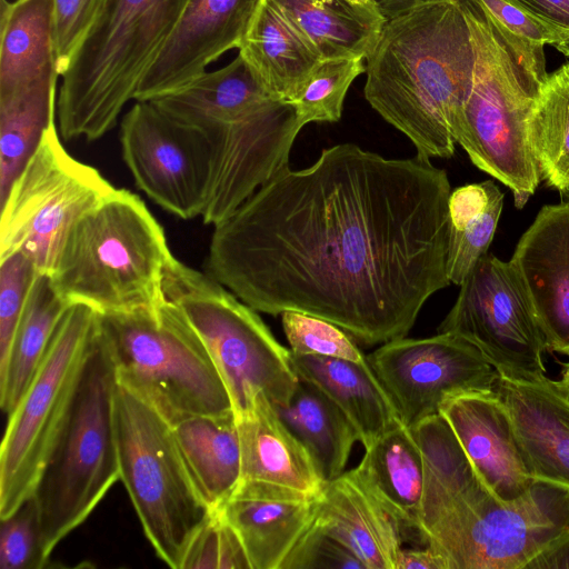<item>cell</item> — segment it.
Returning a JSON list of instances; mask_svg holds the SVG:
<instances>
[{"instance_id": "obj_29", "label": "cell", "mask_w": 569, "mask_h": 569, "mask_svg": "<svg viewBox=\"0 0 569 569\" xmlns=\"http://www.w3.org/2000/svg\"><path fill=\"white\" fill-rule=\"evenodd\" d=\"M58 74L54 0H1L0 93Z\"/></svg>"}, {"instance_id": "obj_26", "label": "cell", "mask_w": 569, "mask_h": 569, "mask_svg": "<svg viewBox=\"0 0 569 569\" xmlns=\"http://www.w3.org/2000/svg\"><path fill=\"white\" fill-rule=\"evenodd\" d=\"M238 50L267 91L289 102L322 60L269 0H263Z\"/></svg>"}, {"instance_id": "obj_31", "label": "cell", "mask_w": 569, "mask_h": 569, "mask_svg": "<svg viewBox=\"0 0 569 569\" xmlns=\"http://www.w3.org/2000/svg\"><path fill=\"white\" fill-rule=\"evenodd\" d=\"M58 77L0 93V202L54 122Z\"/></svg>"}, {"instance_id": "obj_39", "label": "cell", "mask_w": 569, "mask_h": 569, "mask_svg": "<svg viewBox=\"0 0 569 569\" xmlns=\"http://www.w3.org/2000/svg\"><path fill=\"white\" fill-rule=\"evenodd\" d=\"M40 272L21 252L0 254V363L10 350L30 290Z\"/></svg>"}, {"instance_id": "obj_28", "label": "cell", "mask_w": 569, "mask_h": 569, "mask_svg": "<svg viewBox=\"0 0 569 569\" xmlns=\"http://www.w3.org/2000/svg\"><path fill=\"white\" fill-rule=\"evenodd\" d=\"M272 407L309 455L323 485L345 472L358 432L319 387L298 377L290 399Z\"/></svg>"}, {"instance_id": "obj_32", "label": "cell", "mask_w": 569, "mask_h": 569, "mask_svg": "<svg viewBox=\"0 0 569 569\" xmlns=\"http://www.w3.org/2000/svg\"><path fill=\"white\" fill-rule=\"evenodd\" d=\"M505 194L491 180L451 191L447 276L460 286L477 261L488 252L503 207Z\"/></svg>"}, {"instance_id": "obj_8", "label": "cell", "mask_w": 569, "mask_h": 569, "mask_svg": "<svg viewBox=\"0 0 569 569\" xmlns=\"http://www.w3.org/2000/svg\"><path fill=\"white\" fill-rule=\"evenodd\" d=\"M116 386L112 363L97 333L67 420L33 493L48 558L120 480Z\"/></svg>"}, {"instance_id": "obj_40", "label": "cell", "mask_w": 569, "mask_h": 569, "mask_svg": "<svg viewBox=\"0 0 569 569\" xmlns=\"http://www.w3.org/2000/svg\"><path fill=\"white\" fill-rule=\"evenodd\" d=\"M366 569L340 541L313 520L289 551L280 569Z\"/></svg>"}, {"instance_id": "obj_36", "label": "cell", "mask_w": 569, "mask_h": 569, "mask_svg": "<svg viewBox=\"0 0 569 569\" xmlns=\"http://www.w3.org/2000/svg\"><path fill=\"white\" fill-rule=\"evenodd\" d=\"M280 316L292 353L339 358L356 362L367 359L352 337L335 323L292 310L283 311Z\"/></svg>"}, {"instance_id": "obj_10", "label": "cell", "mask_w": 569, "mask_h": 569, "mask_svg": "<svg viewBox=\"0 0 569 569\" xmlns=\"http://www.w3.org/2000/svg\"><path fill=\"white\" fill-rule=\"evenodd\" d=\"M113 416L120 480L156 555L180 569L193 537L214 512L193 487L164 418L118 385Z\"/></svg>"}, {"instance_id": "obj_45", "label": "cell", "mask_w": 569, "mask_h": 569, "mask_svg": "<svg viewBox=\"0 0 569 569\" xmlns=\"http://www.w3.org/2000/svg\"><path fill=\"white\" fill-rule=\"evenodd\" d=\"M445 0H375L382 17L390 20L417 6Z\"/></svg>"}, {"instance_id": "obj_27", "label": "cell", "mask_w": 569, "mask_h": 569, "mask_svg": "<svg viewBox=\"0 0 569 569\" xmlns=\"http://www.w3.org/2000/svg\"><path fill=\"white\" fill-rule=\"evenodd\" d=\"M305 37L322 60L362 58L386 23L375 1L269 0Z\"/></svg>"}, {"instance_id": "obj_15", "label": "cell", "mask_w": 569, "mask_h": 569, "mask_svg": "<svg viewBox=\"0 0 569 569\" xmlns=\"http://www.w3.org/2000/svg\"><path fill=\"white\" fill-rule=\"evenodd\" d=\"M123 160L136 186L184 220L201 217L209 194L211 157L206 138L150 101H134L121 120Z\"/></svg>"}, {"instance_id": "obj_25", "label": "cell", "mask_w": 569, "mask_h": 569, "mask_svg": "<svg viewBox=\"0 0 569 569\" xmlns=\"http://www.w3.org/2000/svg\"><path fill=\"white\" fill-rule=\"evenodd\" d=\"M176 443L198 495L216 512L241 481V447L234 412L201 415L172 425Z\"/></svg>"}, {"instance_id": "obj_46", "label": "cell", "mask_w": 569, "mask_h": 569, "mask_svg": "<svg viewBox=\"0 0 569 569\" xmlns=\"http://www.w3.org/2000/svg\"><path fill=\"white\" fill-rule=\"evenodd\" d=\"M557 383L569 397V361L562 363L561 376Z\"/></svg>"}, {"instance_id": "obj_4", "label": "cell", "mask_w": 569, "mask_h": 569, "mask_svg": "<svg viewBox=\"0 0 569 569\" xmlns=\"http://www.w3.org/2000/svg\"><path fill=\"white\" fill-rule=\"evenodd\" d=\"M172 258L146 203L116 188L72 226L48 276L70 303L100 313L131 312L166 301L163 282Z\"/></svg>"}, {"instance_id": "obj_2", "label": "cell", "mask_w": 569, "mask_h": 569, "mask_svg": "<svg viewBox=\"0 0 569 569\" xmlns=\"http://www.w3.org/2000/svg\"><path fill=\"white\" fill-rule=\"evenodd\" d=\"M411 431L425 470L418 541L440 553L449 569H525L569 530V490L535 482L522 497L505 502L441 413Z\"/></svg>"}, {"instance_id": "obj_1", "label": "cell", "mask_w": 569, "mask_h": 569, "mask_svg": "<svg viewBox=\"0 0 569 569\" xmlns=\"http://www.w3.org/2000/svg\"><path fill=\"white\" fill-rule=\"evenodd\" d=\"M450 193L430 158L336 144L213 226L208 273L263 313H308L370 346L405 338L451 283Z\"/></svg>"}, {"instance_id": "obj_12", "label": "cell", "mask_w": 569, "mask_h": 569, "mask_svg": "<svg viewBox=\"0 0 569 569\" xmlns=\"http://www.w3.org/2000/svg\"><path fill=\"white\" fill-rule=\"evenodd\" d=\"M114 189L64 149L53 122L0 202V254L21 252L49 274L72 226Z\"/></svg>"}, {"instance_id": "obj_9", "label": "cell", "mask_w": 569, "mask_h": 569, "mask_svg": "<svg viewBox=\"0 0 569 569\" xmlns=\"http://www.w3.org/2000/svg\"><path fill=\"white\" fill-rule=\"evenodd\" d=\"M164 296L199 335L228 390L236 418L249 413L259 396L284 405L298 376L291 351L280 345L257 313L209 273L174 257L164 276Z\"/></svg>"}, {"instance_id": "obj_6", "label": "cell", "mask_w": 569, "mask_h": 569, "mask_svg": "<svg viewBox=\"0 0 569 569\" xmlns=\"http://www.w3.org/2000/svg\"><path fill=\"white\" fill-rule=\"evenodd\" d=\"M472 39L469 93L453 137L472 163L507 186L521 209L541 176L530 118L541 84L523 66L478 0H460Z\"/></svg>"}, {"instance_id": "obj_47", "label": "cell", "mask_w": 569, "mask_h": 569, "mask_svg": "<svg viewBox=\"0 0 569 569\" xmlns=\"http://www.w3.org/2000/svg\"><path fill=\"white\" fill-rule=\"evenodd\" d=\"M563 56L569 58V36L553 44Z\"/></svg>"}, {"instance_id": "obj_43", "label": "cell", "mask_w": 569, "mask_h": 569, "mask_svg": "<svg viewBox=\"0 0 569 569\" xmlns=\"http://www.w3.org/2000/svg\"><path fill=\"white\" fill-rule=\"evenodd\" d=\"M396 569H449L446 559L428 546L402 548L396 561Z\"/></svg>"}, {"instance_id": "obj_37", "label": "cell", "mask_w": 569, "mask_h": 569, "mask_svg": "<svg viewBox=\"0 0 569 569\" xmlns=\"http://www.w3.org/2000/svg\"><path fill=\"white\" fill-rule=\"evenodd\" d=\"M50 558L42 548L39 510L34 497L27 499L9 517L1 519V569H42Z\"/></svg>"}, {"instance_id": "obj_22", "label": "cell", "mask_w": 569, "mask_h": 569, "mask_svg": "<svg viewBox=\"0 0 569 569\" xmlns=\"http://www.w3.org/2000/svg\"><path fill=\"white\" fill-rule=\"evenodd\" d=\"M356 477L401 529L418 541L423 491V459L410 428L393 426L365 448Z\"/></svg>"}, {"instance_id": "obj_21", "label": "cell", "mask_w": 569, "mask_h": 569, "mask_svg": "<svg viewBox=\"0 0 569 569\" xmlns=\"http://www.w3.org/2000/svg\"><path fill=\"white\" fill-rule=\"evenodd\" d=\"M313 521L345 545L366 569H396L403 533L352 469L322 487Z\"/></svg>"}, {"instance_id": "obj_20", "label": "cell", "mask_w": 569, "mask_h": 569, "mask_svg": "<svg viewBox=\"0 0 569 569\" xmlns=\"http://www.w3.org/2000/svg\"><path fill=\"white\" fill-rule=\"evenodd\" d=\"M316 499L306 492L241 480L218 512L237 532L251 569H280L312 522Z\"/></svg>"}, {"instance_id": "obj_42", "label": "cell", "mask_w": 569, "mask_h": 569, "mask_svg": "<svg viewBox=\"0 0 569 569\" xmlns=\"http://www.w3.org/2000/svg\"><path fill=\"white\" fill-rule=\"evenodd\" d=\"M528 13L569 36V0H512Z\"/></svg>"}, {"instance_id": "obj_33", "label": "cell", "mask_w": 569, "mask_h": 569, "mask_svg": "<svg viewBox=\"0 0 569 569\" xmlns=\"http://www.w3.org/2000/svg\"><path fill=\"white\" fill-rule=\"evenodd\" d=\"M530 138L541 179L569 192V63L541 84L530 118Z\"/></svg>"}, {"instance_id": "obj_30", "label": "cell", "mask_w": 569, "mask_h": 569, "mask_svg": "<svg viewBox=\"0 0 569 569\" xmlns=\"http://www.w3.org/2000/svg\"><path fill=\"white\" fill-rule=\"evenodd\" d=\"M69 306L49 276L40 273L30 290L8 356L0 363V407L7 416L31 383Z\"/></svg>"}, {"instance_id": "obj_41", "label": "cell", "mask_w": 569, "mask_h": 569, "mask_svg": "<svg viewBox=\"0 0 569 569\" xmlns=\"http://www.w3.org/2000/svg\"><path fill=\"white\" fill-rule=\"evenodd\" d=\"M106 0H54L57 71L61 77Z\"/></svg>"}, {"instance_id": "obj_11", "label": "cell", "mask_w": 569, "mask_h": 569, "mask_svg": "<svg viewBox=\"0 0 569 569\" xmlns=\"http://www.w3.org/2000/svg\"><path fill=\"white\" fill-rule=\"evenodd\" d=\"M99 311L70 303L8 422L0 448V519L33 496L98 333Z\"/></svg>"}, {"instance_id": "obj_14", "label": "cell", "mask_w": 569, "mask_h": 569, "mask_svg": "<svg viewBox=\"0 0 569 569\" xmlns=\"http://www.w3.org/2000/svg\"><path fill=\"white\" fill-rule=\"evenodd\" d=\"M366 357L408 428L440 413L452 397L492 391L498 376L473 343L450 332L395 339Z\"/></svg>"}, {"instance_id": "obj_13", "label": "cell", "mask_w": 569, "mask_h": 569, "mask_svg": "<svg viewBox=\"0 0 569 569\" xmlns=\"http://www.w3.org/2000/svg\"><path fill=\"white\" fill-rule=\"evenodd\" d=\"M438 332L473 343L500 376L531 379L546 375L545 338L510 260L483 254L460 284Z\"/></svg>"}, {"instance_id": "obj_24", "label": "cell", "mask_w": 569, "mask_h": 569, "mask_svg": "<svg viewBox=\"0 0 569 569\" xmlns=\"http://www.w3.org/2000/svg\"><path fill=\"white\" fill-rule=\"evenodd\" d=\"M291 363L299 378L319 387L342 410L363 448L401 422L367 359L356 362L291 352Z\"/></svg>"}, {"instance_id": "obj_18", "label": "cell", "mask_w": 569, "mask_h": 569, "mask_svg": "<svg viewBox=\"0 0 569 569\" xmlns=\"http://www.w3.org/2000/svg\"><path fill=\"white\" fill-rule=\"evenodd\" d=\"M493 393L505 406L535 482L569 490V397L546 375L512 379L498 375Z\"/></svg>"}, {"instance_id": "obj_19", "label": "cell", "mask_w": 569, "mask_h": 569, "mask_svg": "<svg viewBox=\"0 0 569 569\" xmlns=\"http://www.w3.org/2000/svg\"><path fill=\"white\" fill-rule=\"evenodd\" d=\"M440 413L478 473L502 501H515L529 491L535 481L529 477L509 415L493 391L452 397Z\"/></svg>"}, {"instance_id": "obj_3", "label": "cell", "mask_w": 569, "mask_h": 569, "mask_svg": "<svg viewBox=\"0 0 569 569\" xmlns=\"http://www.w3.org/2000/svg\"><path fill=\"white\" fill-rule=\"evenodd\" d=\"M365 98L427 158H450L475 64L460 0L417 6L387 20L366 58Z\"/></svg>"}, {"instance_id": "obj_35", "label": "cell", "mask_w": 569, "mask_h": 569, "mask_svg": "<svg viewBox=\"0 0 569 569\" xmlns=\"http://www.w3.org/2000/svg\"><path fill=\"white\" fill-rule=\"evenodd\" d=\"M491 21L518 54L526 69L539 81L548 77L543 48L565 36L541 22L512 0H478Z\"/></svg>"}, {"instance_id": "obj_38", "label": "cell", "mask_w": 569, "mask_h": 569, "mask_svg": "<svg viewBox=\"0 0 569 569\" xmlns=\"http://www.w3.org/2000/svg\"><path fill=\"white\" fill-rule=\"evenodd\" d=\"M251 569L242 542L218 513L201 527L190 542L180 569Z\"/></svg>"}, {"instance_id": "obj_17", "label": "cell", "mask_w": 569, "mask_h": 569, "mask_svg": "<svg viewBox=\"0 0 569 569\" xmlns=\"http://www.w3.org/2000/svg\"><path fill=\"white\" fill-rule=\"evenodd\" d=\"M548 351L569 357V203L543 206L510 259Z\"/></svg>"}, {"instance_id": "obj_7", "label": "cell", "mask_w": 569, "mask_h": 569, "mask_svg": "<svg viewBox=\"0 0 569 569\" xmlns=\"http://www.w3.org/2000/svg\"><path fill=\"white\" fill-rule=\"evenodd\" d=\"M98 333L117 385L171 426L194 416L233 411L207 347L167 298L154 309L99 312Z\"/></svg>"}, {"instance_id": "obj_44", "label": "cell", "mask_w": 569, "mask_h": 569, "mask_svg": "<svg viewBox=\"0 0 569 569\" xmlns=\"http://www.w3.org/2000/svg\"><path fill=\"white\" fill-rule=\"evenodd\" d=\"M569 568V530L536 556L525 569Z\"/></svg>"}, {"instance_id": "obj_48", "label": "cell", "mask_w": 569, "mask_h": 569, "mask_svg": "<svg viewBox=\"0 0 569 569\" xmlns=\"http://www.w3.org/2000/svg\"><path fill=\"white\" fill-rule=\"evenodd\" d=\"M353 2H357V3H367V2H372L375 0H352Z\"/></svg>"}, {"instance_id": "obj_34", "label": "cell", "mask_w": 569, "mask_h": 569, "mask_svg": "<svg viewBox=\"0 0 569 569\" xmlns=\"http://www.w3.org/2000/svg\"><path fill=\"white\" fill-rule=\"evenodd\" d=\"M362 58L321 60L291 101L303 124L336 122L353 80L366 71Z\"/></svg>"}, {"instance_id": "obj_5", "label": "cell", "mask_w": 569, "mask_h": 569, "mask_svg": "<svg viewBox=\"0 0 569 569\" xmlns=\"http://www.w3.org/2000/svg\"><path fill=\"white\" fill-rule=\"evenodd\" d=\"M186 0H106L61 76L57 99L64 140L93 141L134 100Z\"/></svg>"}, {"instance_id": "obj_16", "label": "cell", "mask_w": 569, "mask_h": 569, "mask_svg": "<svg viewBox=\"0 0 569 569\" xmlns=\"http://www.w3.org/2000/svg\"><path fill=\"white\" fill-rule=\"evenodd\" d=\"M263 0H186L137 89L149 101L191 81L224 52L239 48Z\"/></svg>"}, {"instance_id": "obj_23", "label": "cell", "mask_w": 569, "mask_h": 569, "mask_svg": "<svg viewBox=\"0 0 569 569\" xmlns=\"http://www.w3.org/2000/svg\"><path fill=\"white\" fill-rule=\"evenodd\" d=\"M237 419L241 480H254L318 496L325 486L309 455L259 396L252 410Z\"/></svg>"}]
</instances>
